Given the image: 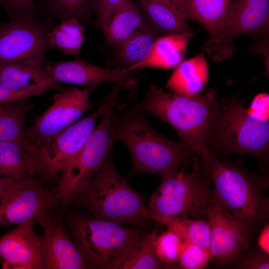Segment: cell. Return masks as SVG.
Masks as SVG:
<instances>
[{
    "label": "cell",
    "mask_w": 269,
    "mask_h": 269,
    "mask_svg": "<svg viewBox=\"0 0 269 269\" xmlns=\"http://www.w3.org/2000/svg\"><path fill=\"white\" fill-rule=\"evenodd\" d=\"M217 105L214 89L203 95L186 96L166 92L150 84L142 108L169 124L200 159L204 160L212 155L207 141Z\"/></svg>",
    "instance_id": "2"
},
{
    "label": "cell",
    "mask_w": 269,
    "mask_h": 269,
    "mask_svg": "<svg viewBox=\"0 0 269 269\" xmlns=\"http://www.w3.org/2000/svg\"><path fill=\"white\" fill-rule=\"evenodd\" d=\"M269 30V0H233L224 29L204 49L214 61L221 62L235 53L233 42L238 36L267 35Z\"/></svg>",
    "instance_id": "11"
},
{
    "label": "cell",
    "mask_w": 269,
    "mask_h": 269,
    "mask_svg": "<svg viewBox=\"0 0 269 269\" xmlns=\"http://www.w3.org/2000/svg\"><path fill=\"white\" fill-rule=\"evenodd\" d=\"M46 70L54 83L60 82L95 87L101 83L109 82L129 90L137 83L126 69L103 68L80 59L48 63Z\"/></svg>",
    "instance_id": "15"
},
{
    "label": "cell",
    "mask_w": 269,
    "mask_h": 269,
    "mask_svg": "<svg viewBox=\"0 0 269 269\" xmlns=\"http://www.w3.org/2000/svg\"><path fill=\"white\" fill-rule=\"evenodd\" d=\"M198 156L192 158V172H186L184 166L180 170L162 175L161 183L150 197L148 206L153 221L176 216H207V210L214 198Z\"/></svg>",
    "instance_id": "6"
},
{
    "label": "cell",
    "mask_w": 269,
    "mask_h": 269,
    "mask_svg": "<svg viewBox=\"0 0 269 269\" xmlns=\"http://www.w3.org/2000/svg\"><path fill=\"white\" fill-rule=\"evenodd\" d=\"M73 233L87 264L109 269H118L144 235L115 222L87 217L75 221Z\"/></svg>",
    "instance_id": "7"
},
{
    "label": "cell",
    "mask_w": 269,
    "mask_h": 269,
    "mask_svg": "<svg viewBox=\"0 0 269 269\" xmlns=\"http://www.w3.org/2000/svg\"><path fill=\"white\" fill-rule=\"evenodd\" d=\"M49 88L59 90L60 86L56 84L47 82L26 90H14L0 83V106L42 94L47 89Z\"/></svg>",
    "instance_id": "34"
},
{
    "label": "cell",
    "mask_w": 269,
    "mask_h": 269,
    "mask_svg": "<svg viewBox=\"0 0 269 269\" xmlns=\"http://www.w3.org/2000/svg\"><path fill=\"white\" fill-rule=\"evenodd\" d=\"M209 79L208 63L203 53L181 62L168 79L166 87L186 96L198 95Z\"/></svg>",
    "instance_id": "20"
},
{
    "label": "cell",
    "mask_w": 269,
    "mask_h": 269,
    "mask_svg": "<svg viewBox=\"0 0 269 269\" xmlns=\"http://www.w3.org/2000/svg\"><path fill=\"white\" fill-rule=\"evenodd\" d=\"M140 8L152 24L162 31L171 33L191 31L186 18L175 6L155 0H139Z\"/></svg>",
    "instance_id": "24"
},
{
    "label": "cell",
    "mask_w": 269,
    "mask_h": 269,
    "mask_svg": "<svg viewBox=\"0 0 269 269\" xmlns=\"http://www.w3.org/2000/svg\"><path fill=\"white\" fill-rule=\"evenodd\" d=\"M236 267L243 269H268L269 255L260 250L243 258Z\"/></svg>",
    "instance_id": "36"
},
{
    "label": "cell",
    "mask_w": 269,
    "mask_h": 269,
    "mask_svg": "<svg viewBox=\"0 0 269 269\" xmlns=\"http://www.w3.org/2000/svg\"><path fill=\"white\" fill-rule=\"evenodd\" d=\"M94 87L65 89L56 95L52 105L28 128L24 138L29 153L76 122L95 104L90 101Z\"/></svg>",
    "instance_id": "12"
},
{
    "label": "cell",
    "mask_w": 269,
    "mask_h": 269,
    "mask_svg": "<svg viewBox=\"0 0 269 269\" xmlns=\"http://www.w3.org/2000/svg\"><path fill=\"white\" fill-rule=\"evenodd\" d=\"M7 186L5 179L2 176L0 172V196L4 192Z\"/></svg>",
    "instance_id": "38"
},
{
    "label": "cell",
    "mask_w": 269,
    "mask_h": 269,
    "mask_svg": "<svg viewBox=\"0 0 269 269\" xmlns=\"http://www.w3.org/2000/svg\"><path fill=\"white\" fill-rule=\"evenodd\" d=\"M155 222L165 226L183 241L197 245L210 253V227L208 220L176 216L159 218Z\"/></svg>",
    "instance_id": "26"
},
{
    "label": "cell",
    "mask_w": 269,
    "mask_h": 269,
    "mask_svg": "<svg viewBox=\"0 0 269 269\" xmlns=\"http://www.w3.org/2000/svg\"><path fill=\"white\" fill-rule=\"evenodd\" d=\"M116 106L104 113L83 147L62 171L56 191L58 200L67 203L83 193L110 153L114 141L112 128Z\"/></svg>",
    "instance_id": "9"
},
{
    "label": "cell",
    "mask_w": 269,
    "mask_h": 269,
    "mask_svg": "<svg viewBox=\"0 0 269 269\" xmlns=\"http://www.w3.org/2000/svg\"><path fill=\"white\" fill-rule=\"evenodd\" d=\"M33 108L26 99L0 106V141H18L28 149L24 124Z\"/></svg>",
    "instance_id": "25"
},
{
    "label": "cell",
    "mask_w": 269,
    "mask_h": 269,
    "mask_svg": "<svg viewBox=\"0 0 269 269\" xmlns=\"http://www.w3.org/2000/svg\"><path fill=\"white\" fill-rule=\"evenodd\" d=\"M84 26L76 19L61 21L48 34L49 49L57 48L65 54L79 55L84 40Z\"/></svg>",
    "instance_id": "28"
},
{
    "label": "cell",
    "mask_w": 269,
    "mask_h": 269,
    "mask_svg": "<svg viewBox=\"0 0 269 269\" xmlns=\"http://www.w3.org/2000/svg\"><path fill=\"white\" fill-rule=\"evenodd\" d=\"M143 22L138 6L128 0L114 13L104 32L107 42L119 49L137 30Z\"/></svg>",
    "instance_id": "23"
},
{
    "label": "cell",
    "mask_w": 269,
    "mask_h": 269,
    "mask_svg": "<svg viewBox=\"0 0 269 269\" xmlns=\"http://www.w3.org/2000/svg\"><path fill=\"white\" fill-rule=\"evenodd\" d=\"M195 33L191 31L171 33L157 39L149 55L142 61L125 68L131 71L142 68L169 69L176 67L184 58L190 39Z\"/></svg>",
    "instance_id": "18"
},
{
    "label": "cell",
    "mask_w": 269,
    "mask_h": 269,
    "mask_svg": "<svg viewBox=\"0 0 269 269\" xmlns=\"http://www.w3.org/2000/svg\"><path fill=\"white\" fill-rule=\"evenodd\" d=\"M46 61L31 59L0 64V83L14 90H23L53 82L46 70Z\"/></svg>",
    "instance_id": "21"
},
{
    "label": "cell",
    "mask_w": 269,
    "mask_h": 269,
    "mask_svg": "<svg viewBox=\"0 0 269 269\" xmlns=\"http://www.w3.org/2000/svg\"><path fill=\"white\" fill-rule=\"evenodd\" d=\"M183 246L176 263L185 269H202L211 260L209 252L193 243L183 241Z\"/></svg>",
    "instance_id": "32"
},
{
    "label": "cell",
    "mask_w": 269,
    "mask_h": 269,
    "mask_svg": "<svg viewBox=\"0 0 269 269\" xmlns=\"http://www.w3.org/2000/svg\"><path fill=\"white\" fill-rule=\"evenodd\" d=\"M157 39L153 29L142 22L135 33L119 49L120 59L129 67L145 59Z\"/></svg>",
    "instance_id": "29"
},
{
    "label": "cell",
    "mask_w": 269,
    "mask_h": 269,
    "mask_svg": "<svg viewBox=\"0 0 269 269\" xmlns=\"http://www.w3.org/2000/svg\"><path fill=\"white\" fill-rule=\"evenodd\" d=\"M83 192L85 203L97 218L137 225L153 221L141 197L115 169L110 153Z\"/></svg>",
    "instance_id": "5"
},
{
    "label": "cell",
    "mask_w": 269,
    "mask_h": 269,
    "mask_svg": "<svg viewBox=\"0 0 269 269\" xmlns=\"http://www.w3.org/2000/svg\"><path fill=\"white\" fill-rule=\"evenodd\" d=\"M157 0V1H160L168 3L175 6L176 7H177L178 5L183 0Z\"/></svg>",
    "instance_id": "39"
},
{
    "label": "cell",
    "mask_w": 269,
    "mask_h": 269,
    "mask_svg": "<svg viewBox=\"0 0 269 269\" xmlns=\"http://www.w3.org/2000/svg\"><path fill=\"white\" fill-rule=\"evenodd\" d=\"M157 236L155 232L144 235L118 269H154L163 267V263L158 259L155 252V242Z\"/></svg>",
    "instance_id": "30"
},
{
    "label": "cell",
    "mask_w": 269,
    "mask_h": 269,
    "mask_svg": "<svg viewBox=\"0 0 269 269\" xmlns=\"http://www.w3.org/2000/svg\"><path fill=\"white\" fill-rule=\"evenodd\" d=\"M128 0H98L97 24L104 32L115 11Z\"/></svg>",
    "instance_id": "35"
},
{
    "label": "cell",
    "mask_w": 269,
    "mask_h": 269,
    "mask_svg": "<svg viewBox=\"0 0 269 269\" xmlns=\"http://www.w3.org/2000/svg\"><path fill=\"white\" fill-rule=\"evenodd\" d=\"M183 241L168 230L157 236L155 252L158 259L164 264L176 263L183 248Z\"/></svg>",
    "instance_id": "31"
},
{
    "label": "cell",
    "mask_w": 269,
    "mask_h": 269,
    "mask_svg": "<svg viewBox=\"0 0 269 269\" xmlns=\"http://www.w3.org/2000/svg\"><path fill=\"white\" fill-rule=\"evenodd\" d=\"M112 136L114 141H122L129 148L135 173L162 175L178 169L180 165L197 155L185 142L158 134L138 115L127 117L116 124L113 120Z\"/></svg>",
    "instance_id": "4"
},
{
    "label": "cell",
    "mask_w": 269,
    "mask_h": 269,
    "mask_svg": "<svg viewBox=\"0 0 269 269\" xmlns=\"http://www.w3.org/2000/svg\"><path fill=\"white\" fill-rule=\"evenodd\" d=\"M41 14L61 21L75 18L81 23L96 11L98 0H36Z\"/></svg>",
    "instance_id": "27"
},
{
    "label": "cell",
    "mask_w": 269,
    "mask_h": 269,
    "mask_svg": "<svg viewBox=\"0 0 269 269\" xmlns=\"http://www.w3.org/2000/svg\"><path fill=\"white\" fill-rule=\"evenodd\" d=\"M34 175L7 182L0 196V226L32 222L44 227L51 221L56 192L46 189Z\"/></svg>",
    "instance_id": "10"
},
{
    "label": "cell",
    "mask_w": 269,
    "mask_h": 269,
    "mask_svg": "<svg viewBox=\"0 0 269 269\" xmlns=\"http://www.w3.org/2000/svg\"><path fill=\"white\" fill-rule=\"evenodd\" d=\"M44 228L39 238L43 269H80L88 267L83 255L61 225L50 221Z\"/></svg>",
    "instance_id": "17"
},
{
    "label": "cell",
    "mask_w": 269,
    "mask_h": 269,
    "mask_svg": "<svg viewBox=\"0 0 269 269\" xmlns=\"http://www.w3.org/2000/svg\"><path fill=\"white\" fill-rule=\"evenodd\" d=\"M0 6L11 19H35L41 14L36 0H0Z\"/></svg>",
    "instance_id": "33"
},
{
    "label": "cell",
    "mask_w": 269,
    "mask_h": 269,
    "mask_svg": "<svg viewBox=\"0 0 269 269\" xmlns=\"http://www.w3.org/2000/svg\"><path fill=\"white\" fill-rule=\"evenodd\" d=\"M206 215L210 227L211 260L219 265H228L248 248L252 231L215 199Z\"/></svg>",
    "instance_id": "14"
},
{
    "label": "cell",
    "mask_w": 269,
    "mask_h": 269,
    "mask_svg": "<svg viewBox=\"0 0 269 269\" xmlns=\"http://www.w3.org/2000/svg\"><path fill=\"white\" fill-rule=\"evenodd\" d=\"M269 224H266L262 228L260 232L258 239V245L260 250L266 253L269 254Z\"/></svg>",
    "instance_id": "37"
},
{
    "label": "cell",
    "mask_w": 269,
    "mask_h": 269,
    "mask_svg": "<svg viewBox=\"0 0 269 269\" xmlns=\"http://www.w3.org/2000/svg\"><path fill=\"white\" fill-rule=\"evenodd\" d=\"M207 145L214 155L236 153L267 160L269 148V95H257L249 108L235 97L218 102Z\"/></svg>",
    "instance_id": "1"
},
{
    "label": "cell",
    "mask_w": 269,
    "mask_h": 269,
    "mask_svg": "<svg viewBox=\"0 0 269 269\" xmlns=\"http://www.w3.org/2000/svg\"><path fill=\"white\" fill-rule=\"evenodd\" d=\"M32 222L18 225L0 237V259L3 269H43L39 238L33 231Z\"/></svg>",
    "instance_id": "16"
},
{
    "label": "cell",
    "mask_w": 269,
    "mask_h": 269,
    "mask_svg": "<svg viewBox=\"0 0 269 269\" xmlns=\"http://www.w3.org/2000/svg\"><path fill=\"white\" fill-rule=\"evenodd\" d=\"M118 89L101 102L86 118L74 123L30 153L36 174L54 177L65 169L83 147L95 129L96 121L110 107L116 105Z\"/></svg>",
    "instance_id": "8"
},
{
    "label": "cell",
    "mask_w": 269,
    "mask_h": 269,
    "mask_svg": "<svg viewBox=\"0 0 269 269\" xmlns=\"http://www.w3.org/2000/svg\"><path fill=\"white\" fill-rule=\"evenodd\" d=\"M200 161L218 204L252 232L266 221L269 204L262 178L248 171L239 161L232 162L213 154Z\"/></svg>",
    "instance_id": "3"
},
{
    "label": "cell",
    "mask_w": 269,
    "mask_h": 269,
    "mask_svg": "<svg viewBox=\"0 0 269 269\" xmlns=\"http://www.w3.org/2000/svg\"><path fill=\"white\" fill-rule=\"evenodd\" d=\"M55 25L45 18L9 21L0 25V64L31 59L46 61L48 34Z\"/></svg>",
    "instance_id": "13"
},
{
    "label": "cell",
    "mask_w": 269,
    "mask_h": 269,
    "mask_svg": "<svg viewBox=\"0 0 269 269\" xmlns=\"http://www.w3.org/2000/svg\"><path fill=\"white\" fill-rule=\"evenodd\" d=\"M0 172L6 182L36 174L34 160L22 143L0 141Z\"/></svg>",
    "instance_id": "22"
},
{
    "label": "cell",
    "mask_w": 269,
    "mask_h": 269,
    "mask_svg": "<svg viewBox=\"0 0 269 269\" xmlns=\"http://www.w3.org/2000/svg\"><path fill=\"white\" fill-rule=\"evenodd\" d=\"M233 0H183L177 6L187 18L201 23L210 34L209 39L216 37L224 28Z\"/></svg>",
    "instance_id": "19"
}]
</instances>
